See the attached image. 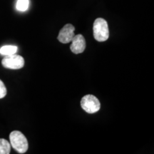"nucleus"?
<instances>
[{
	"mask_svg": "<svg viewBox=\"0 0 154 154\" xmlns=\"http://www.w3.org/2000/svg\"><path fill=\"white\" fill-rule=\"evenodd\" d=\"M7 88L2 81L0 80V99H3L7 95Z\"/></svg>",
	"mask_w": 154,
	"mask_h": 154,
	"instance_id": "obj_10",
	"label": "nucleus"
},
{
	"mask_svg": "<svg viewBox=\"0 0 154 154\" xmlns=\"http://www.w3.org/2000/svg\"><path fill=\"white\" fill-rule=\"evenodd\" d=\"M81 106L86 113H94L100 110L101 103L99 100L95 96L88 94L84 96L82 99Z\"/></svg>",
	"mask_w": 154,
	"mask_h": 154,
	"instance_id": "obj_3",
	"label": "nucleus"
},
{
	"mask_svg": "<svg viewBox=\"0 0 154 154\" xmlns=\"http://www.w3.org/2000/svg\"><path fill=\"white\" fill-rule=\"evenodd\" d=\"M11 146L19 153H24L27 151L29 145L26 138L22 132L14 131L9 135Z\"/></svg>",
	"mask_w": 154,
	"mask_h": 154,
	"instance_id": "obj_1",
	"label": "nucleus"
},
{
	"mask_svg": "<svg viewBox=\"0 0 154 154\" xmlns=\"http://www.w3.org/2000/svg\"><path fill=\"white\" fill-rule=\"evenodd\" d=\"M94 36L96 41L102 42H105L109 37V29L108 23L104 19L98 18L94 21Z\"/></svg>",
	"mask_w": 154,
	"mask_h": 154,
	"instance_id": "obj_2",
	"label": "nucleus"
},
{
	"mask_svg": "<svg viewBox=\"0 0 154 154\" xmlns=\"http://www.w3.org/2000/svg\"><path fill=\"white\" fill-rule=\"evenodd\" d=\"M75 27L71 24H67L61 29L58 35V40L62 44H68L72 42L74 36Z\"/></svg>",
	"mask_w": 154,
	"mask_h": 154,
	"instance_id": "obj_5",
	"label": "nucleus"
},
{
	"mask_svg": "<svg viewBox=\"0 0 154 154\" xmlns=\"http://www.w3.org/2000/svg\"><path fill=\"white\" fill-rule=\"evenodd\" d=\"M4 67L9 69H20L24 66V59L22 56L11 54L5 56L2 61Z\"/></svg>",
	"mask_w": 154,
	"mask_h": 154,
	"instance_id": "obj_4",
	"label": "nucleus"
},
{
	"mask_svg": "<svg viewBox=\"0 0 154 154\" xmlns=\"http://www.w3.org/2000/svg\"><path fill=\"white\" fill-rule=\"evenodd\" d=\"M71 44V51L75 54L83 53L86 49V40L82 34L74 35L72 40Z\"/></svg>",
	"mask_w": 154,
	"mask_h": 154,
	"instance_id": "obj_6",
	"label": "nucleus"
},
{
	"mask_svg": "<svg viewBox=\"0 0 154 154\" xmlns=\"http://www.w3.org/2000/svg\"><path fill=\"white\" fill-rule=\"evenodd\" d=\"M17 47L12 45L3 46L0 48V54L4 56H8L11 54H14L17 51Z\"/></svg>",
	"mask_w": 154,
	"mask_h": 154,
	"instance_id": "obj_7",
	"label": "nucleus"
},
{
	"mask_svg": "<svg viewBox=\"0 0 154 154\" xmlns=\"http://www.w3.org/2000/svg\"><path fill=\"white\" fill-rule=\"evenodd\" d=\"M11 151V144L7 140L0 138V154H9Z\"/></svg>",
	"mask_w": 154,
	"mask_h": 154,
	"instance_id": "obj_8",
	"label": "nucleus"
},
{
	"mask_svg": "<svg viewBox=\"0 0 154 154\" xmlns=\"http://www.w3.org/2000/svg\"><path fill=\"white\" fill-rule=\"evenodd\" d=\"M29 6V0H17L16 4V8L18 11H26Z\"/></svg>",
	"mask_w": 154,
	"mask_h": 154,
	"instance_id": "obj_9",
	"label": "nucleus"
}]
</instances>
